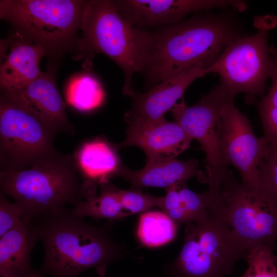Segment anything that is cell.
<instances>
[{
  "label": "cell",
  "instance_id": "cell-19",
  "mask_svg": "<svg viewBox=\"0 0 277 277\" xmlns=\"http://www.w3.org/2000/svg\"><path fill=\"white\" fill-rule=\"evenodd\" d=\"M118 149L106 138L97 137L83 143L72 155L85 181L102 185L118 176L124 166Z\"/></svg>",
  "mask_w": 277,
  "mask_h": 277
},
{
  "label": "cell",
  "instance_id": "cell-7",
  "mask_svg": "<svg viewBox=\"0 0 277 277\" xmlns=\"http://www.w3.org/2000/svg\"><path fill=\"white\" fill-rule=\"evenodd\" d=\"M220 211L234 236L249 250L274 249L277 200L260 188L239 182L229 171L219 192Z\"/></svg>",
  "mask_w": 277,
  "mask_h": 277
},
{
  "label": "cell",
  "instance_id": "cell-18",
  "mask_svg": "<svg viewBox=\"0 0 277 277\" xmlns=\"http://www.w3.org/2000/svg\"><path fill=\"white\" fill-rule=\"evenodd\" d=\"M39 241L28 218L0 237V276L43 277L31 265V253Z\"/></svg>",
  "mask_w": 277,
  "mask_h": 277
},
{
  "label": "cell",
  "instance_id": "cell-21",
  "mask_svg": "<svg viewBox=\"0 0 277 277\" xmlns=\"http://www.w3.org/2000/svg\"><path fill=\"white\" fill-rule=\"evenodd\" d=\"M118 188L107 183L101 185V193L82 201L72 208L73 213L81 218L121 220L129 215L122 208L117 194Z\"/></svg>",
  "mask_w": 277,
  "mask_h": 277
},
{
  "label": "cell",
  "instance_id": "cell-5",
  "mask_svg": "<svg viewBox=\"0 0 277 277\" xmlns=\"http://www.w3.org/2000/svg\"><path fill=\"white\" fill-rule=\"evenodd\" d=\"M248 252L213 210L205 219L186 224L181 250L166 271L167 277H225Z\"/></svg>",
  "mask_w": 277,
  "mask_h": 277
},
{
  "label": "cell",
  "instance_id": "cell-27",
  "mask_svg": "<svg viewBox=\"0 0 277 277\" xmlns=\"http://www.w3.org/2000/svg\"><path fill=\"white\" fill-rule=\"evenodd\" d=\"M259 188L277 200V148L271 145L258 169Z\"/></svg>",
  "mask_w": 277,
  "mask_h": 277
},
{
  "label": "cell",
  "instance_id": "cell-2",
  "mask_svg": "<svg viewBox=\"0 0 277 277\" xmlns=\"http://www.w3.org/2000/svg\"><path fill=\"white\" fill-rule=\"evenodd\" d=\"M44 249L38 270L43 277H77L92 268L118 261L123 250L113 239L110 224H91L64 207L31 220Z\"/></svg>",
  "mask_w": 277,
  "mask_h": 277
},
{
  "label": "cell",
  "instance_id": "cell-29",
  "mask_svg": "<svg viewBox=\"0 0 277 277\" xmlns=\"http://www.w3.org/2000/svg\"><path fill=\"white\" fill-rule=\"evenodd\" d=\"M106 269L107 266H100L95 268L99 277H106Z\"/></svg>",
  "mask_w": 277,
  "mask_h": 277
},
{
  "label": "cell",
  "instance_id": "cell-16",
  "mask_svg": "<svg viewBox=\"0 0 277 277\" xmlns=\"http://www.w3.org/2000/svg\"><path fill=\"white\" fill-rule=\"evenodd\" d=\"M205 70L194 69L165 80L151 87L147 92H134L131 110L125 113L126 122L151 123L165 119L183 95L190 85L205 75Z\"/></svg>",
  "mask_w": 277,
  "mask_h": 277
},
{
  "label": "cell",
  "instance_id": "cell-9",
  "mask_svg": "<svg viewBox=\"0 0 277 277\" xmlns=\"http://www.w3.org/2000/svg\"><path fill=\"white\" fill-rule=\"evenodd\" d=\"M271 23H258V31L248 37H240L229 45L218 59L205 71L215 73L234 96L245 93L252 101L262 96L270 77L273 57L267 38Z\"/></svg>",
  "mask_w": 277,
  "mask_h": 277
},
{
  "label": "cell",
  "instance_id": "cell-14",
  "mask_svg": "<svg viewBox=\"0 0 277 277\" xmlns=\"http://www.w3.org/2000/svg\"><path fill=\"white\" fill-rule=\"evenodd\" d=\"M48 55L40 44L16 30L1 42L2 90L21 89L41 74L39 64Z\"/></svg>",
  "mask_w": 277,
  "mask_h": 277
},
{
  "label": "cell",
  "instance_id": "cell-17",
  "mask_svg": "<svg viewBox=\"0 0 277 277\" xmlns=\"http://www.w3.org/2000/svg\"><path fill=\"white\" fill-rule=\"evenodd\" d=\"M199 163L195 159L182 161L167 157L146 159L145 166L132 170L123 166L119 175L132 185L142 189L152 187L165 189L173 185L186 184L191 177L200 175Z\"/></svg>",
  "mask_w": 277,
  "mask_h": 277
},
{
  "label": "cell",
  "instance_id": "cell-28",
  "mask_svg": "<svg viewBox=\"0 0 277 277\" xmlns=\"http://www.w3.org/2000/svg\"><path fill=\"white\" fill-rule=\"evenodd\" d=\"M27 218L23 208L18 203H10L6 196L0 193V237L17 226Z\"/></svg>",
  "mask_w": 277,
  "mask_h": 277
},
{
  "label": "cell",
  "instance_id": "cell-6",
  "mask_svg": "<svg viewBox=\"0 0 277 277\" xmlns=\"http://www.w3.org/2000/svg\"><path fill=\"white\" fill-rule=\"evenodd\" d=\"M87 1L1 0L0 18L41 45L47 54L76 47Z\"/></svg>",
  "mask_w": 277,
  "mask_h": 277
},
{
  "label": "cell",
  "instance_id": "cell-26",
  "mask_svg": "<svg viewBox=\"0 0 277 277\" xmlns=\"http://www.w3.org/2000/svg\"><path fill=\"white\" fill-rule=\"evenodd\" d=\"M119 200L123 209L129 214H142L154 206L160 207L163 196L143 193L141 189H117Z\"/></svg>",
  "mask_w": 277,
  "mask_h": 277
},
{
  "label": "cell",
  "instance_id": "cell-15",
  "mask_svg": "<svg viewBox=\"0 0 277 277\" xmlns=\"http://www.w3.org/2000/svg\"><path fill=\"white\" fill-rule=\"evenodd\" d=\"M126 137L117 144L118 149L128 146L140 148L146 159L175 158L188 149L193 140L176 122L165 118L155 122H128Z\"/></svg>",
  "mask_w": 277,
  "mask_h": 277
},
{
  "label": "cell",
  "instance_id": "cell-22",
  "mask_svg": "<svg viewBox=\"0 0 277 277\" xmlns=\"http://www.w3.org/2000/svg\"><path fill=\"white\" fill-rule=\"evenodd\" d=\"M177 225L163 211H147L138 219L136 236L142 245L156 248L170 243L175 238Z\"/></svg>",
  "mask_w": 277,
  "mask_h": 277
},
{
  "label": "cell",
  "instance_id": "cell-4",
  "mask_svg": "<svg viewBox=\"0 0 277 277\" xmlns=\"http://www.w3.org/2000/svg\"><path fill=\"white\" fill-rule=\"evenodd\" d=\"M81 29L83 36L76 47L80 54L100 52L114 61L124 74L123 93L131 96L133 76L141 71L146 31L129 23L108 0L87 1Z\"/></svg>",
  "mask_w": 277,
  "mask_h": 277
},
{
  "label": "cell",
  "instance_id": "cell-8",
  "mask_svg": "<svg viewBox=\"0 0 277 277\" xmlns=\"http://www.w3.org/2000/svg\"><path fill=\"white\" fill-rule=\"evenodd\" d=\"M235 96L222 83L214 86L203 95L194 105L188 106L184 98L171 110L174 121L178 123L192 140L200 144L206 154V173L201 181L211 192L217 193L229 170L221 154L220 135L222 112L224 105Z\"/></svg>",
  "mask_w": 277,
  "mask_h": 277
},
{
  "label": "cell",
  "instance_id": "cell-12",
  "mask_svg": "<svg viewBox=\"0 0 277 277\" xmlns=\"http://www.w3.org/2000/svg\"><path fill=\"white\" fill-rule=\"evenodd\" d=\"M122 15L135 28L161 27L182 21L188 14L229 5L243 9V3L222 0L113 1Z\"/></svg>",
  "mask_w": 277,
  "mask_h": 277
},
{
  "label": "cell",
  "instance_id": "cell-24",
  "mask_svg": "<svg viewBox=\"0 0 277 277\" xmlns=\"http://www.w3.org/2000/svg\"><path fill=\"white\" fill-rule=\"evenodd\" d=\"M273 67L270 77L272 85L268 93L258 103V110L264 131L270 144L277 148V51L271 50Z\"/></svg>",
  "mask_w": 277,
  "mask_h": 277
},
{
  "label": "cell",
  "instance_id": "cell-13",
  "mask_svg": "<svg viewBox=\"0 0 277 277\" xmlns=\"http://www.w3.org/2000/svg\"><path fill=\"white\" fill-rule=\"evenodd\" d=\"M1 94L57 134L64 133L72 135L75 133L52 70L42 72L38 77L21 89L2 90Z\"/></svg>",
  "mask_w": 277,
  "mask_h": 277
},
{
  "label": "cell",
  "instance_id": "cell-10",
  "mask_svg": "<svg viewBox=\"0 0 277 277\" xmlns=\"http://www.w3.org/2000/svg\"><path fill=\"white\" fill-rule=\"evenodd\" d=\"M57 133L42 121L1 95V171H21L57 152Z\"/></svg>",
  "mask_w": 277,
  "mask_h": 277
},
{
  "label": "cell",
  "instance_id": "cell-20",
  "mask_svg": "<svg viewBox=\"0 0 277 277\" xmlns=\"http://www.w3.org/2000/svg\"><path fill=\"white\" fill-rule=\"evenodd\" d=\"M166 190L160 207L177 225L205 219L216 207L218 194L207 190L197 193L186 184L172 186Z\"/></svg>",
  "mask_w": 277,
  "mask_h": 277
},
{
  "label": "cell",
  "instance_id": "cell-25",
  "mask_svg": "<svg viewBox=\"0 0 277 277\" xmlns=\"http://www.w3.org/2000/svg\"><path fill=\"white\" fill-rule=\"evenodd\" d=\"M271 248L262 247L248 251V268L241 277H277V255Z\"/></svg>",
  "mask_w": 277,
  "mask_h": 277
},
{
  "label": "cell",
  "instance_id": "cell-3",
  "mask_svg": "<svg viewBox=\"0 0 277 277\" xmlns=\"http://www.w3.org/2000/svg\"><path fill=\"white\" fill-rule=\"evenodd\" d=\"M79 174L73 155L57 151L26 169L0 171V193L19 204L31 220L96 195L95 184L81 181Z\"/></svg>",
  "mask_w": 277,
  "mask_h": 277
},
{
  "label": "cell",
  "instance_id": "cell-23",
  "mask_svg": "<svg viewBox=\"0 0 277 277\" xmlns=\"http://www.w3.org/2000/svg\"><path fill=\"white\" fill-rule=\"evenodd\" d=\"M66 97L76 109L89 111L99 107L104 102L105 91L94 76L84 74L74 77L67 86Z\"/></svg>",
  "mask_w": 277,
  "mask_h": 277
},
{
  "label": "cell",
  "instance_id": "cell-11",
  "mask_svg": "<svg viewBox=\"0 0 277 277\" xmlns=\"http://www.w3.org/2000/svg\"><path fill=\"white\" fill-rule=\"evenodd\" d=\"M271 145L263 136L258 137L247 117L229 100L222 112L220 150L226 166L239 172L245 186L259 188L258 169L268 154Z\"/></svg>",
  "mask_w": 277,
  "mask_h": 277
},
{
  "label": "cell",
  "instance_id": "cell-30",
  "mask_svg": "<svg viewBox=\"0 0 277 277\" xmlns=\"http://www.w3.org/2000/svg\"><path fill=\"white\" fill-rule=\"evenodd\" d=\"M1 277H2V276H1Z\"/></svg>",
  "mask_w": 277,
  "mask_h": 277
},
{
  "label": "cell",
  "instance_id": "cell-1",
  "mask_svg": "<svg viewBox=\"0 0 277 277\" xmlns=\"http://www.w3.org/2000/svg\"><path fill=\"white\" fill-rule=\"evenodd\" d=\"M239 37L228 19L217 16H196L146 31L141 72L152 87L194 69L205 71Z\"/></svg>",
  "mask_w": 277,
  "mask_h": 277
}]
</instances>
